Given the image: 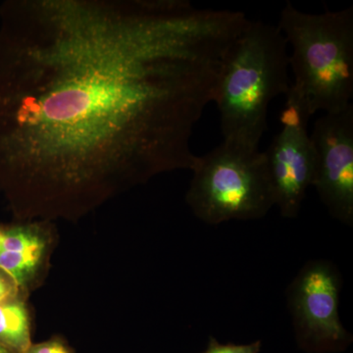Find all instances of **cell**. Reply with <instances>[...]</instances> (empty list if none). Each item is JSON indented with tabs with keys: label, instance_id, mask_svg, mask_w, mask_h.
Segmentation results:
<instances>
[{
	"label": "cell",
	"instance_id": "8992f818",
	"mask_svg": "<svg viewBox=\"0 0 353 353\" xmlns=\"http://www.w3.org/2000/svg\"><path fill=\"white\" fill-rule=\"evenodd\" d=\"M310 117L306 104L290 88L280 116L282 131L264 152L275 206L288 219L299 216L306 192L314 181L315 153L307 130Z\"/></svg>",
	"mask_w": 353,
	"mask_h": 353
},
{
	"label": "cell",
	"instance_id": "6da1fadb",
	"mask_svg": "<svg viewBox=\"0 0 353 353\" xmlns=\"http://www.w3.org/2000/svg\"><path fill=\"white\" fill-rule=\"evenodd\" d=\"M248 21L189 0L4 1L0 189L18 219H81L192 171V132Z\"/></svg>",
	"mask_w": 353,
	"mask_h": 353
},
{
	"label": "cell",
	"instance_id": "7c38bea8",
	"mask_svg": "<svg viewBox=\"0 0 353 353\" xmlns=\"http://www.w3.org/2000/svg\"><path fill=\"white\" fill-rule=\"evenodd\" d=\"M20 292L23 290L15 284L12 279L0 270V303Z\"/></svg>",
	"mask_w": 353,
	"mask_h": 353
},
{
	"label": "cell",
	"instance_id": "9c48e42d",
	"mask_svg": "<svg viewBox=\"0 0 353 353\" xmlns=\"http://www.w3.org/2000/svg\"><path fill=\"white\" fill-rule=\"evenodd\" d=\"M20 292L0 303V343L14 353H23L31 345V323Z\"/></svg>",
	"mask_w": 353,
	"mask_h": 353
},
{
	"label": "cell",
	"instance_id": "30bf717a",
	"mask_svg": "<svg viewBox=\"0 0 353 353\" xmlns=\"http://www.w3.org/2000/svg\"><path fill=\"white\" fill-rule=\"evenodd\" d=\"M262 341H255L248 345H236L233 343H221L213 336H209L208 347L201 353H259Z\"/></svg>",
	"mask_w": 353,
	"mask_h": 353
},
{
	"label": "cell",
	"instance_id": "277c9868",
	"mask_svg": "<svg viewBox=\"0 0 353 353\" xmlns=\"http://www.w3.org/2000/svg\"><path fill=\"white\" fill-rule=\"evenodd\" d=\"M185 202L211 226L232 220L262 219L275 206L265 152L223 141L197 157Z\"/></svg>",
	"mask_w": 353,
	"mask_h": 353
},
{
	"label": "cell",
	"instance_id": "4fadbf2b",
	"mask_svg": "<svg viewBox=\"0 0 353 353\" xmlns=\"http://www.w3.org/2000/svg\"><path fill=\"white\" fill-rule=\"evenodd\" d=\"M0 353H14V352H11L10 350H8V348H7L6 347H4L3 345H1V343H0Z\"/></svg>",
	"mask_w": 353,
	"mask_h": 353
},
{
	"label": "cell",
	"instance_id": "ba28073f",
	"mask_svg": "<svg viewBox=\"0 0 353 353\" xmlns=\"http://www.w3.org/2000/svg\"><path fill=\"white\" fill-rule=\"evenodd\" d=\"M50 222L0 223V270L23 292L38 280L50 256L53 236Z\"/></svg>",
	"mask_w": 353,
	"mask_h": 353
},
{
	"label": "cell",
	"instance_id": "8fae6325",
	"mask_svg": "<svg viewBox=\"0 0 353 353\" xmlns=\"http://www.w3.org/2000/svg\"><path fill=\"white\" fill-rule=\"evenodd\" d=\"M23 353H73L68 347L59 340H50L43 343H31Z\"/></svg>",
	"mask_w": 353,
	"mask_h": 353
},
{
	"label": "cell",
	"instance_id": "3957f363",
	"mask_svg": "<svg viewBox=\"0 0 353 353\" xmlns=\"http://www.w3.org/2000/svg\"><path fill=\"white\" fill-rule=\"evenodd\" d=\"M279 29L292 46L290 88L310 115L339 113L353 97V8L304 13L290 1L281 12Z\"/></svg>",
	"mask_w": 353,
	"mask_h": 353
},
{
	"label": "cell",
	"instance_id": "5b68a950",
	"mask_svg": "<svg viewBox=\"0 0 353 353\" xmlns=\"http://www.w3.org/2000/svg\"><path fill=\"white\" fill-rule=\"evenodd\" d=\"M343 277L328 259L306 262L285 292L294 338L306 353L347 350L353 334L341 322L340 297Z\"/></svg>",
	"mask_w": 353,
	"mask_h": 353
},
{
	"label": "cell",
	"instance_id": "7a4b0ae2",
	"mask_svg": "<svg viewBox=\"0 0 353 353\" xmlns=\"http://www.w3.org/2000/svg\"><path fill=\"white\" fill-rule=\"evenodd\" d=\"M287 44L278 26L250 20L232 43L213 101L224 141L259 150L269 105L292 85Z\"/></svg>",
	"mask_w": 353,
	"mask_h": 353
},
{
	"label": "cell",
	"instance_id": "52a82bcc",
	"mask_svg": "<svg viewBox=\"0 0 353 353\" xmlns=\"http://www.w3.org/2000/svg\"><path fill=\"white\" fill-rule=\"evenodd\" d=\"M315 153L312 187L339 222L353 225V104L316 120L310 134Z\"/></svg>",
	"mask_w": 353,
	"mask_h": 353
}]
</instances>
